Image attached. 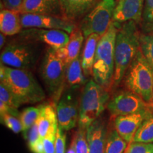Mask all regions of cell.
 Segmentation results:
<instances>
[{"mask_svg": "<svg viewBox=\"0 0 153 153\" xmlns=\"http://www.w3.org/2000/svg\"><path fill=\"white\" fill-rule=\"evenodd\" d=\"M1 123L11 130L15 133L22 131V124L19 117L9 114H4L1 116Z\"/></svg>", "mask_w": 153, "mask_h": 153, "instance_id": "obj_30", "label": "cell"}, {"mask_svg": "<svg viewBox=\"0 0 153 153\" xmlns=\"http://www.w3.org/2000/svg\"><path fill=\"white\" fill-rule=\"evenodd\" d=\"M109 99V91L94 79L88 81L80 97L79 128L87 129L105 110Z\"/></svg>", "mask_w": 153, "mask_h": 153, "instance_id": "obj_4", "label": "cell"}, {"mask_svg": "<svg viewBox=\"0 0 153 153\" xmlns=\"http://www.w3.org/2000/svg\"><path fill=\"white\" fill-rule=\"evenodd\" d=\"M24 0H2L1 2L5 9L20 12Z\"/></svg>", "mask_w": 153, "mask_h": 153, "instance_id": "obj_35", "label": "cell"}, {"mask_svg": "<svg viewBox=\"0 0 153 153\" xmlns=\"http://www.w3.org/2000/svg\"><path fill=\"white\" fill-rule=\"evenodd\" d=\"M133 141L146 143H153V109L140 126Z\"/></svg>", "mask_w": 153, "mask_h": 153, "instance_id": "obj_25", "label": "cell"}, {"mask_svg": "<svg viewBox=\"0 0 153 153\" xmlns=\"http://www.w3.org/2000/svg\"><path fill=\"white\" fill-rule=\"evenodd\" d=\"M40 137L43 140L51 129L57 128L58 120L56 110L52 104H41V109L37 120Z\"/></svg>", "mask_w": 153, "mask_h": 153, "instance_id": "obj_18", "label": "cell"}, {"mask_svg": "<svg viewBox=\"0 0 153 153\" xmlns=\"http://www.w3.org/2000/svg\"><path fill=\"white\" fill-rule=\"evenodd\" d=\"M116 0H100L90 12L85 16L79 24L85 38L96 33L102 36L112 23Z\"/></svg>", "mask_w": 153, "mask_h": 153, "instance_id": "obj_8", "label": "cell"}, {"mask_svg": "<svg viewBox=\"0 0 153 153\" xmlns=\"http://www.w3.org/2000/svg\"><path fill=\"white\" fill-rule=\"evenodd\" d=\"M128 143L122 138L115 128L108 130L104 153H123L128 145Z\"/></svg>", "mask_w": 153, "mask_h": 153, "instance_id": "obj_24", "label": "cell"}, {"mask_svg": "<svg viewBox=\"0 0 153 153\" xmlns=\"http://www.w3.org/2000/svg\"><path fill=\"white\" fill-rule=\"evenodd\" d=\"M5 36H6L4 34L2 33H1V34H0V48H2L4 45L5 41H6Z\"/></svg>", "mask_w": 153, "mask_h": 153, "instance_id": "obj_38", "label": "cell"}, {"mask_svg": "<svg viewBox=\"0 0 153 153\" xmlns=\"http://www.w3.org/2000/svg\"><path fill=\"white\" fill-rule=\"evenodd\" d=\"M145 0H118L113 14L112 22L116 24L133 21L141 24Z\"/></svg>", "mask_w": 153, "mask_h": 153, "instance_id": "obj_14", "label": "cell"}, {"mask_svg": "<svg viewBox=\"0 0 153 153\" xmlns=\"http://www.w3.org/2000/svg\"><path fill=\"white\" fill-rule=\"evenodd\" d=\"M0 80L22 105L36 104L45 98L43 89L29 70L11 68L1 63Z\"/></svg>", "mask_w": 153, "mask_h": 153, "instance_id": "obj_2", "label": "cell"}, {"mask_svg": "<svg viewBox=\"0 0 153 153\" xmlns=\"http://www.w3.org/2000/svg\"><path fill=\"white\" fill-rule=\"evenodd\" d=\"M84 38L85 36L81 29L76 27L70 33V40L65 46L56 50L57 55L64 61L66 67L79 55Z\"/></svg>", "mask_w": 153, "mask_h": 153, "instance_id": "obj_17", "label": "cell"}, {"mask_svg": "<svg viewBox=\"0 0 153 153\" xmlns=\"http://www.w3.org/2000/svg\"><path fill=\"white\" fill-rule=\"evenodd\" d=\"M118 24L113 22L98 42L93 65L94 80L107 91L111 90L115 68V44Z\"/></svg>", "mask_w": 153, "mask_h": 153, "instance_id": "obj_3", "label": "cell"}, {"mask_svg": "<svg viewBox=\"0 0 153 153\" xmlns=\"http://www.w3.org/2000/svg\"><path fill=\"white\" fill-rule=\"evenodd\" d=\"M60 1L65 17L74 22L87 14L93 7L88 0H60Z\"/></svg>", "mask_w": 153, "mask_h": 153, "instance_id": "obj_21", "label": "cell"}, {"mask_svg": "<svg viewBox=\"0 0 153 153\" xmlns=\"http://www.w3.org/2000/svg\"><path fill=\"white\" fill-rule=\"evenodd\" d=\"M30 151L33 153H45L44 146L43 143V140H41L39 142L36 143L33 148L30 149Z\"/></svg>", "mask_w": 153, "mask_h": 153, "instance_id": "obj_36", "label": "cell"}, {"mask_svg": "<svg viewBox=\"0 0 153 153\" xmlns=\"http://www.w3.org/2000/svg\"><path fill=\"white\" fill-rule=\"evenodd\" d=\"M70 33L62 30L29 28L23 30L20 37L33 42H41L55 50L65 46L70 40Z\"/></svg>", "mask_w": 153, "mask_h": 153, "instance_id": "obj_12", "label": "cell"}, {"mask_svg": "<svg viewBox=\"0 0 153 153\" xmlns=\"http://www.w3.org/2000/svg\"><path fill=\"white\" fill-rule=\"evenodd\" d=\"M58 125L63 131H69L78 123L79 113V101L74 94L69 91L61 96L56 106Z\"/></svg>", "mask_w": 153, "mask_h": 153, "instance_id": "obj_11", "label": "cell"}, {"mask_svg": "<svg viewBox=\"0 0 153 153\" xmlns=\"http://www.w3.org/2000/svg\"><path fill=\"white\" fill-rule=\"evenodd\" d=\"M21 13L8 9H1L0 12V30L5 36H14L22 30Z\"/></svg>", "mask_w": 153, "mask_h": 153, "instance_id": "obj_19", "label": "cell"}, {"mask_svg": "<svg viewBox=\"0 0 153 153\" xmlns=\"http://www.w3.org/2000/svg\"><path fill=\"white\" fill-rule=\"evenodd\" d=\"M127 90L136 94L149 104L153 89V68L143 55L140 48L123 76Z\"/></svg>", "mask_w": 153, "mask_h": 153, "instance_id": "obj_5", "label": "cell"}, {"mask_svg": "<svg viewBox=\"0 0 153 153\" xmlns=\"http://www.w3.org/2000/svg\"><path fill=\"white\" fill-rule=\"evenodd\" d=\"M67 153H76L75 146H74V143L73 140H72L71 145H70V148H69L68 150L67 151Z\"/></svg>", "mask_w": 153, "mask_h": 153, "instance_id": "obj_37", "label": "cell"}, {"mask_svg": "<svg viewBox=\"0 0 153 153\" xmlns=\"http://www.w3.org/2000/svg\"><path fill=\"white\" fill-rule=\"evenodd\" d=\"M140 48L153 68V31H143L140 36Z\"/></svg>", "mask_w": 153, "mask_h": 153, "instance_id": "obj_26", "label": "cell"}, {"mask_svg": "<svg viewBox=\"0 0 153 153\" xmlns=\"http://www.w3.org/2000/svg\"><path fill=\"white\" fill-rule=\"evenodd\" d=\"M20 13L65 17L60 0H24Z\"/></svg>", "mask_w": 153, "mask_h": 153, "instance_id": "obj_16", "label": "cell"}, {"mask_svg": "<svg viewBox=\"0 0 153 153\" xmlns=\"http://www.w3.org/2000/svg\"><path fill=\"white\" fill-rule=\"evenodd\" d=\"M40 72L49 94L55 101L61 97L65 85L66 65L56 50L49 47L42 60Z\"/></svg>", "mask_w": 153, "mask_h": 153, "instance_id": "obj_6", "label": "cell"}, {"mask_svg": "<svg viewBox=\"0 0 153 153\" xmlns=\"http://www.w3.org/2000/svg\"><path fill=\"white\" fill-rule=\"evenodd\" d=\"M118 24L115 44V68L111 89H116L140 49V32L136 22Z\"/></svg>", "mask_w": 153, "mask_h": 153, "instance_id": "obj_1", "label": "cell"}, {"mask_svg": "<svg viewBox=\"0 0 153 153\" xmlns=\"http://www.w3.org/2000/svg\"><path fill=\"white\" fill-rule=\"evenodd\" d=\"M106 108L112 116L116 117L135 114L151 107L140 96L127 90L115 94L108 101Z\"/></svg>", "mask_w": 153, "mask_h": 153, "instance_id": "obj_9", "label": "cell"}, {"mask_svg": "<svg viewBox=\"0 0 153 153\" xmlns=\"http://www.w3.org/2000/svg\"><path fill=\"white\" fill-rule=\"evenodd\" d=\"M26 139H28V145L29 147V149L35 145L36 143L39 142L42 140L40 137L39 131H38V128L36 123L30 128V129L28 131Z\"/></svg>", "mask_w": 153, "mask_h": 153, "instance_id": "obj_34", "label": "cell"}, {"mask_svg": "<svg viewBox=\"0 0 153 153\" xmlns=\"http://www.w3.org/2000/svg\"><path fill=\"white\" fill-rule=\"evenodd\" d=\"M23 28H37L45 29L62 30L71 33L76 26L74 22L65 17L52 15L21 14Z\"/></svg>", "mask_w": 153, "mask_h": 153, "instance_id": "obj_10", "label": "cell"}, {"mask_svg": "<svg viewBox=\"0 0 153 153\" xmlns=\"http://www.w3.org/2000/svg\"><path fill=\"white\" fill-rule=\"evenodd\" d=\"M66 145V134L58 125L55 138V153H65Z\"/></svg>", "mask_w": 153, "mask_h": 153, "instance_id": "obj_33", "label": "cell"}, {"mask_svg": "<svg viewBox=\"0 0 153 153\" xmlns=\"http://www.w3.org/2000/svg\"><path fill=\"white\" fill-rule=\"evenodd\" d=\"M0 101H3L12 109H18L22 105L11 91L2 83L0 84Z\"/></svg>", "mask_w": 153, "mask_h": 153, "instance_id": "obj_29", "label": "cell"}, {"mask_svg": "<svg viewBox=\"0 0 153 153\" xmlns=\"http://www.w3.org/2000/svg\"><path fill=\"white\" fill-rule=\"evenodd\" d=\"M38 55L35 42L22 38L4 47L1 53V63L11 68L29 70L35 65Z\"/></svg>", "mask_w": 153, "mask_h": 153, "instance_id": "obj_7", "label": "cell"}, {"mask_svg": "<svg viewBox=\"0 0 153 153\" xmlns=\"http://www.w3.org/2000/svg\"><path fill=\"white\" fill-rule=\"evenodd\" d=\"M152 108L126 116H116L114 119V128L123 139L128 143L133 141L135 133L144 120L151 114Z\"/></svg>", "mask_w": 153, "mask_h": 153, "instance_id": "obj_13", "label": "cell"}, {"mask_svg": "<svg viewBox=\"0 0 153 153\" xmlns=\"http://www.w3.org/2000/svg\"><path fill=\"white\" fill-rule=\"evenodd\" d=\"M108 126L106 119L99 117L87 128L89 153H104Z\"/></svg>", "mask_w": 153, "mask_h": 153, "instance_id": "obj_15", "label": "cell"}, {"mask_svg": "<svg viewBox=\"0 0 153 153\" xmlns=\"http://www.w3.org/2000/svg\"><path fill=\"white\" fill-rule=\"evenodd\" d=\"M57 128L51 129L43 139L45 153H55V138Z\"/></svg>", "mask_w": 153, "mask_h": 153, "instance_id": "obj_32", "label": "cell"}, {"mask_svg": "<svg viewBox=\"0 0 153 153\" xmlns=\"http://www.w3.org/2000/svg\"><path fill=\"white\" fill-rule=\"evenodd\" d=\"M141 24L143 31H153V0H145Z\"/></svg>", "mask_w": 153, "mask_h": 153, "instance_id": "obj_27", "label": "cell"}, {"mask_svg": "<svg viewBox=\"0 0 153 153\" xmlns=\"http://www.w3.org/2000/svg\"><path fill=\"white\" fill-rule=\"evenodd\" d=\"M41 109V104L38 106H30L26 108L20 113L19 119L22 124V132L25 138L27 137L30 128L36 123Z\"/></svg>", "mask_w": 153, "mask_h": 153, "instance_id": "obj_23", "label": "cell"}, {"mask_svg": "<svg viewBox=\"0 0 153 153\" xmlns=\"http://www.w3.org/2000/svg\"><path fill=\"white\" fill-rule=\"evenodd\" d=\"M149 105H150V106L151 108L153 109V89H152V97H151V99L150 101V102H149Z\"/></svg>", "mask_w": 153, "mask_h": 153, "instance_id": "obj_40", "label": "cell"}, {"mask_svg": "<svg viewBox=\"0 0 153 153\" xmlns=\"http://www.w3.org/2000/svg\"><path fill=\"white\" fill-rule=\"evenodd\" d=\"M88 1H89V3H90L91 5L94 6V5L97 4L98 3L100 0H88Z\"/></svg>", "mask_w": 153, "mask_h": 153, "instance_id": "obj_39", "label": "cell"}, {"mask_svg": "<svg viewBox=\"0 0 153 153\" xmlns=\"http://www.w3.org/2000/svg\"><path fill=\"white\" fill-rule=\"evenodd\" d=\"M65 83L72 89L87 83L86 76L82 67L80 55L67 65Z\"/></svg>", "mask_w": 153, "mask_h": 153, "instance_id": "obj_22", "label": "cell"}, {"mask_svg": "<svg viewBox=\"0 0 153 153\" xmlns=\"http://www.w3.org/2000/svg\"><path fill=\"white\" fill-rule=\"evenodd\" d=\"M123 153H153V144L133 141L128 143Z\"/></svg>", "mask_w": 153, "mask_h": 153, "instance_id": "obj_31", "label": "cell"}, {"mask_svg": "<svg viewBox=\"0 0 153 153\" xmlns=\"http://www.w3.org/2000/svg\"><path fill=\"white\" fill-rule=\"evenodd\" d=\"M101 37L98 34L93 33L86 38L85 46L81 55L82 67L86 76H92L96 51Z\"/></svg>", "mask_w": 153, "mask_h": 153, "instance_id": "obj_20", "label": "cell"}, {"mask_svg": "<svg viewBox=\"0 0 153 153\" xmlns=\"http://www.w3.org/2000/svg\"><path fill=\"white\" fill-rule=\"evenodd\" d=\"M72 140L74 143L76 153H89L87 138V129L79 128L74 134Z\"/></svg>", "mask_w": 153, "mask_h": 153, "instance_id": "obj_28", "label": "cell"}]
</instances>
